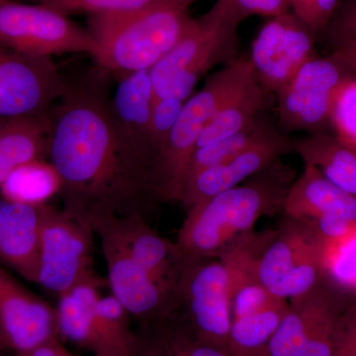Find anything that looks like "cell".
Listing matches in <instances>:
<instances>
[{"label": "cell", "instance_id": "ac0fdd59", "mask_svg": "<svg viewBox=\"0 0 356 356\" xmlns=\"http://www.w3.org/2000/svg\"><path fill=\"white\" fill-rule=\"evenodd\" d=\"M114 220L136 261L179 304L180 286L188 259L177 243L159 236L139 213L127 216L114 214Z\"/></svg>", "mask_w": 356, "mask_h": 356}, {"label": "cell", "instance_id": "7402d4cb", "mask_svg": "<svg viewBox=\"0 0 356 356\" xmlns=\"http://www.w3.org/2000/svg\"><path fill=\"white\" fill-rule=\"evenodd\" d=\"M273 95L257 76L252 77L213 117L199 137L196 149L252 127L266 114Z\"/></svg>", "mask_w": 356, "mask_h": 356}, {"label": "cell", "instance_id": "74e56055", "mask_svg": "<svg viewBox=\"0 0 356 356\" xmlns=\"http://www.w3.org/2000/svg\"><path fill=\"white\" fill-rule=\"evenodd\" d=\"M127 356H165L158 327H140L135 346Z\"/></svg>", "mask_w": 356, "mask_h": 356}, {"label": "cell", "instance_id": "8fae6325", "mask_svg": "<svg viewBox=\"0 0 356 356\" xmlns=\"http://www.w3.org/2000/svg\"><path fill=\"white\" fill-rule=\"evenodd\" d=\"M179 316L201 341L229 350V274L222 261L188 259L179 291Z\"/></svg>", "mask_w": 356, "mask_h": 356}, {"label": "cell", "instance_id": "9c48e42d", "mask_svg": "<svg viewBox=\"0 0 356 356\" xmlns=\"http://www.w3.org/2000/svg\"><path fill=\"white\" fill-rule=\"evenodd\" d=\"M324 245L310 222L285 216L257 264L259 280L278 298H295L325 277Z\"/></svg>", "mask_w": 356, "mask_h": 356}, {"label": "cell", "instance_id": "6da1fadb", "mask_svg": "<svg viewBox=\"0 0 356 356\" xmlns=\"http://www.w3.org/2000/svg\"><path fill=\"white\" fill-rule=\"evenodd\" d=\"M103 84L67 83L49 110L48 156L60 179L65 209L147 218L156 205L149 170L122 142Z\"/></svg>", "mask_w": 356, "mask_h": 356}, {"label": "cell", "instance_id": "277c9868", "mask_svg": "<svg viewBox=\"0 0 356 356\" xmlns=\"http://www.w3.org/2000/svg\"><path fill=\"white\" fill-rule=\"evenodd\" d=\"M245 19L228 0H216L209 10L192 18L177 44L149 70L154 103L186 102L206 72L238 58V28Z\"/></svg>", "mask_w": 356, "mask_h": 356}, {"label": "cell", "instance_id": "5bb4252c", "mask_svg": "<svg viewBox=\"0 0 356 356\" xmlns=\"http://www.w3.org/2000/svg\"><path fill=\"white\" fill-rule=\"evenodd\" d=\"M294 138L281 133L269 119L259 137L243 151L226 163L198 173L185 184L179 202L185 210H191L216 194L243 184L282 156L294 154Z\"/></svg>", "mask_w": 356, "mask_h": 356}, {"label": "cell", "instance_id": "4fadbf2b", "mask_svg": "<svg viewBox=\"0 0 356 356\" xmlns=\"http://www.w3.org/2000/svg\"><path fill=\"white\" fill-rule=\"evenodd\" d=\"M318 35L288 11L267 18L250 47V63L259 83L274 96L299 70L317 57Z\"/></svg>", "mask_w": 356, "mask_h": 356}, {"label": "cell", "instance_id": "d590c367", "mask_svg": "<svg viewBox=\"0 0 356 356\" xmlns=\"http://www.w3.org/2000/svg\"><path fill=\"white\" fill-rule=\"evenodd\" d=\"M184 103L177 99H163L154 103L152 110L151 135L156 149V158L177 122Z\"/></svg>", "mask_w": 356, "mask_h": 356}, {"label": "cell", "instance_id": "f35d334b", "mask_svg": "<svg viewBox=\"0 0 356 356\" xmlns=\"http://www.w3.org/2000/svg\"><path fill=\"white\" fill-rule=\"evenodd\" d=\"M332 356H355V346H353V337H351L346 312L341 316L339 325H337L336 341H334Z\"/></svg>", "mask_w": 356, "mask_h": 356}, {"label": "cell", "instance_id": "ffe728a7", "mask_svg": "<svg viewBox=\"0 0 356 356\" xmlns=\"http://www.w3.org/2000/svg\"><path fill=\"white\" fill-rule=\"evenodd\" d=\"M282 213L315 226L337 222L356 225V197L332 184L317 168L305 165L288 192Z\"/></svg>", "mask_w": 356, "mask_h": 356}, {"label": "cell", "instance_id": "f6af8a7d", "mask_svg": "<svg viewBox=\"0 0 356 356\" xmlns=\"http://www.w3.org/2000/svg\"><path fill=\"white\" fill-rule=\"evenodd\" d=\"M2 348H3V344H2L1 339H0V350H2Z\"/></svg>", "mask_w": 356, "mask_h": 356}, {"label": "cell", "instance_id": "8d00e7d4", "mask_svg": "<svg viewBox=\"0 0 356 356\" xmlns=\"http://www.w3.org/2000/svg\"><path fill=\"white\" fill-rule=\"evenodd\" d=\"M248 18L262 16L271 18L290 11V0H228Z\"/></svg>", "mask_w": 356, "mask_h": 356}, {"label": "cell", "instance_id": "7bdbcfd3", "mask_svg": "<svg viewBox=\"0 0 356 356\" xmlns=\"http://www.w3.org/2000/svg\"><path fill=\"white\" fill-rule=\"evenodd\" d=\"M346 318L350 325L351 337H353V346H355L356 356V297L353 296L346 311Z\"/></svg>", "mask_w": 356, "mask_h": 356}, {"label": "cell", "instance_id": "e575fe53", "mask_svg": "<svg viewBox=\"0 0 356 356\" xmlns=\"http://www.w3.org/2000/svg\"><path fill=\"white\" fill-rule=\"evenodd\" d=\"M341 0H290V11L318 35L324 34Z\"/></svg>", "mask_w": 356, "mask_h": 356}, {"label": "cell", "instance_id": "60d3db41", "mask_svg": "<svg viewBox=\"0 0 356 356\" xmlns=\"http://www.w3.org/2000/svg\"><path fill=\"white\" fill-rule=\"evenodd\" d=\"M331 54L348 65L356 76V38L332 49Z\"/></svg>", "mask_w": 356, "mask_h": 356}, {"label": "cell", "instance_id": "44dd1931", "mask_svg": "<svg viewBox=\"0 0 356 356\" xmlns=\"http://www.w3.org/2000/svg\"><path fill=\"white\" fill-rule=\"evenodd\" d=\"M294 154L327 180L356 197V144L331 132L295 139Z\"/></svg>", "mask_w": 356, "mask_h": 356}, {"label": "cell", "instance_id": "d4e9b609", "mask_svg": "<svg viewBox=\"0 0 356 356\" xmlns=\"http://www.w3.org/2000/svg\"><path fill=\"white\" fill-rule=\"evenodd\" d=\"M353 297V295L336 286L325 276L317 310L305 341L296 356L332 355L337 325Z\"/></svg>", "mask_w": 356, "mask_h": 356}, {"label": "cell", "instance_id": "d6986e66", "mask_svg": "<svg viewBox=\"0 0 356 356\" xmlns=\"http://www.w3.org/2000/svg\"><path fill=\"white\" fill-rule=\"evenodd\" d=\"M43 205L15 202L0 196V266L38 283Z\"/></svg>", "mask_w": 356, "mask_h": 356}, {"label": "cell", "instance_id": "603a6c76", "mask_svg": "<svg viewBox=\"0 0 356 356\" xmlns=\"http://www.w3.org/2000/svg\"><path fill=\"white\" fill-rule=\"evenodd\" d=\"M48 116L0 119V185L18 166L48 156Z\"/></svg>", "mask_w": 356, "mask_h": 356}, {"label": "cell", "instance_id": "ab89813d", "mask_svg": "<svg viewBox=\"0 0 356 356\" xmlns=\"http://www.w3.org/2000/svg\"><path fill=\"white\" fill-rule=\"evenodd\" d=\"M20 356H74L64 348L58 336L51 337L46 343L26 353H18Z\"/></svg>", "mask_w": 356, "mask_h": 356}, {"label": "cell", "instance_id": "d6a6232c", "mask_svg": "<svg viewBox=\"0 0 356 356\" xmlns=\"http://www.w3.org/2000/svg\"><path fill=\"white\" fill-rule=\"evenodd\" d=\"M199 0H56L50 6L60 13L72 14H91L104 13H123V11L140 10L165 4H178L191 7Z\"/></svg>", "mask_w": 356, "mask_h": 356}, {"label": "cell", "instance_id": "ee69618b", "mask_svg": "<svg viewBox=\"0 0 356 356\" xmlns=\"http://www.w3.org/2000/svg\"><path fill=\"white\" fill-rule=\"evenodd\" d=\"M20 1L28 2V3L50 4L56 0H20Z\"/></svg>", "mask_w": 356, "mask_h": 356}, {"label": "cell", "instance_id": "836d02e7", "mask_svg": "<svg viewBox=\"0 0 356 356\" xmlns=\"http://www.w3.org/2000/svg\"><path fill=\"white\" fill-rule=\"evenodd\" d=\"M332 132L356 144V76L343 84L332 106Z\"/></svg>", "mask_w": 356, "mask_h": 356}, {"label": "cell", "instance_id": "bcb514c9", "mask_svg": "<svg viewBox=\"0 0 356 356\" xmlns=\"http://www.w3.org/2000/svg\"><path fill=\"white\" fill-rule=\"evenodd\" d=\"M356 297V296H355Z\"/></svg>", "mask_w": 356, "mask_h": 356}, {"label": "cell", "instance_id": "5b68a950", "mask_svg": "<svg viewBox=\"0 0 356 356\" xmlns=\"http://www.w3.org/2000/svg\"><path fill=\"white\" fill-rule=\"evenodd\" d=\"M255 76L250 58L238 56L208 77L195 95L185 102L152 170L156 202H179L185 170L199 137L222 105Z\"/></svg>", "mask_w": 356, "mask_h": 356}, {"label": "cell", "instance_id": "52a82bcc", "mask_svg": "<svg viewBox=\"0 0 356 356\" xmlns=\"http://www.w3.org/2000/svg\"><path fill=\"white\" fill-rule=\"evenodd\" d=\"M95 236L86 218L44 204L37 284L60 296L81 283L102 282L93 268Z\"/></svg>", "mask_w": 356, "mask_h": 356}, {"label": "cell", "instance_id": "484cf974", "mask_svg": "<svg viewBox=\"0 0 356 356\" xmlns=\"http://www.w3.org/2000/svg\"><path fill=\"white\" fill-rule=\"evenodd\" d=\"M322 281L308 292L290 299L289 308L281 321L280 327L266 346L254 356L298 355L317 310Z\"/></svg>", "mask_w": 356, "mask_h": 356}, {"label": "cell", "instance_id": "1f68e13d", "mask_svg": "<svg viewBox=\"0 0 356 356\" xmlns=\"http://www.w3.org/2000/svg\"><path fill=\"white\" fill-rule=\"evenodd\" d=\"M158 327L165 356H233L231 351L199 339L178 315Z\"/></svg>", "mask_w": 356, "mask_h": 356}, {"label": "cell", "instance_id": "ba28073f", "mask_svg": "<svg viewBox=\"0 0 356 356\" xmlns=\"http://www.w3.org/2000/svg\"><path fill=\"white\" fill-rule=\"evenodd\" d=\"M355 76L353 70L331 53L312 58L275 95L276 127L288 136L330 132L337 92Z\"/></svg>", "mask_w": 356, "mask_h": 356}, {"label": "cell", "instance_id": "2e32d148", "mask_svg": "<svg viewBox=\"0 0 356 356\" xmlns=\"http://www.w3.org/2000/svg\"><path fill=\"white\" fill-rule=\"evenodd\" d=\"M153 106V84L149 70L124 76L109 102L110 113L119 137L146 166L151 184L152 170L156 159L151 135Z\"/></svg>", "mask_w": 356, "mask_h": 356}, {"label": "cell", "instance_id": "f546056e", "mask_svg": "<svg viewBox=\"0 0 356 356\" xmlns=\"http://www.w3.org/2000/svg\"><path fill=\"white\" fill-rule=\"evenodd\" d=\"M268 120V116L266 114L252 127L196 149L185 170L182 188L198 173L222 165L243 151L259 137Z\"/></svg>", "mask_w": 356, "mask_h": 356}, {"label": "cell", "instance_id": "cb8c5ba5", "mask_svg": "<svg viewBox=\"0 0 356 356\" xmlns=\"http://www.w3.org/2000/svg\"><path fill=\"white\" fill-rule=\"evenodd\" d=\"M102 282L76 285L58 296L57 325L58 337L90 351L95 334V311L100 299Z\"/></svg>", "mask_w": 356, "mask_h": 356}, {"label": "cell", "instance_id": "83f0119b", "mask_svg": "<svg viewBox=\"0 0 356 356\" xmlns=\"http://www.w3.org/2000/svg\"><path fill=\"white\" fill-rule=\"evenodd\" d=\"M60 189V177L50 161L35 159L8 175L0 185V196L15 202L43 205Z\"/></svg>", "mask_w": 356, "mask_h": 356}, {"label": "cell", "instance_id": "e0dca14e", "mask_svg": "<svg viewBox=\"0 0 356 356\" xmlns=\"http://www.w3.org/2000/svg\"><path fill=\"white\" fill-rule=\"evenodd\" d=\"M274 232L252 231L229 243L217 255L229 274L232 321L250 315L280 302L259 280L257 264Z\"/></svg>", "mask_w": 356, "mask_h": 356}, {"label": "cell", "instance_id": "7a4b0ae2", "mask_svg": "<svg viewBox=\"0 0 356 356\" xmlns=\"http://www.w3.org/2000/svg\"><path fill=\"white\" fill-rule=\"evenodd\" d=\"M296 170L282 159L243 184L218 193L186 211L175 243L187 259H211L262 217L282 213Z\"/></svg>", "mask_w": 356, "mask_h": 356}, {"label": "cell", "instance_id": "b9f144b4", "mask_svg": "<svg viewBox=\"0 0 356 356\" xmlns=\"http://www.w3.org/2000/svg\"><path fill=\"white\" fill-rule=\"evenodd\" d=\"M325 37L332 50L339 44L356 38V22L341 28L336 32L331 33V34L325 35Z\"/></svg>", "mask_w": 356, "mask_h": 356}, {"label": "cell", "instance_id": "f1b7e54d", "mask_svg": "<svg viewBox=\"0 0 356 356\" xmlns=\"http://www.w3.org/2000/svg\"><path fill=\"white\" fill-rule=\"evenodd\" d=\"M289 308V302L280 300L250 315L232 321L229 351L233 356H254L273 337Z\"/></svg>", "mask_w": 356, "mask_h": 356}, {"label": "cell", "instance_id": "3957f363", "mask_svg": "<svg viewBox=\"0 0 356 356\" xmlns=\"http://www.w3.org/2000/svg\"><path fill=\"white\" fill-rule=\"evenodd\" d=\"M191 7L165 4L88 16V31L97 44L96 63L123 76L153 69L191 24Z\"/></svg>", "mask_w": 356, "mask_h": 356}, {"label": "cell", "instance_id": "9a60e30c", "mask_svg": "<svg viewBox=\"0 0 356 356\" xmlns=\"http://www.w3.org/2000/svg\"><path fill=\"white\" fill-rule=\"evenodd\" d=\"M58 336L57 311L0 266V339L22 353Z\"/></svg>", "mask_w": 356, "mask_h": 356}, {"label": "cell", "instance_id": "8992f818", "mask_svg": "<svg viewBox=\"0 0 356 356\" xmlns=\"http://www.w3.org/2000/svg\"><path fill=\"white\" fill-rule=\"evenodd\" d=\"M102 243L112 295L140 323V327L161 324L173 317L178 302L140 266L131 254L114 220V213L88 217Z\"/></svg>", "mask_w": 356, "mask_h": 356}, {"label": "cell", "instance_id": "4dcf8cb0", "mask_svg": "<svg viewBox=\"0 0 356 356\" xmlns=\"http://www.w3.org/2000/svg\"><path fill=\"white\" fill-rule=\"evenodd\" d=\"M323 245L325 277L344 292L356 296V227L341 240Z\"/></svg>", "mask_w": 356, "mask_h": 356}, {"label": "cell", "instance_id": "30bf717a", "mask_svg": "<svg viewBox=\"0 0 356 356\" xmlns=\"http://www.w3.org/2000/svg\"><path fill=\"white\" fill-rule=\"evenodd\" d=\"M0 43L33 57L65 53L97 55L88 29L44 4L0 0Z\"/></svg>", "mask_w": 356, "mask_h": 356}, {"label": "cell", "instance_id": "4316f807", "mask_svg": "<svg viewBox=\"0 0 356 356\" xmlns=\"http://www.w3.org/2000/svg\"><path fill=\"white\" fill-rule=\"evenodd\" d=\"M131 315L113 295L100 297L96 306L93 356H127L137 341Z\"/></svg>", "mask_w": 356, "mask_h": 356}, {"label": "cell", "instance_id": "7c38bea8", "mask_svg": "<svg viewBox=\"0 0 356 356\" xmlns=\"http://www.w3.org/2000/svg\"><path fill=\"white\" fill-rule=\"evenodd\" d=\"M67 88L51 58L33 57L0 43V119L48 116Z\"/></svg>", "mask_w": 356, "mask_h": 356}]
</instances>
